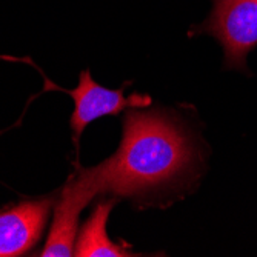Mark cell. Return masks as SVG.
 <instances>
[{"label": "cell", "mask_w": 257, "mask_h": 257, "mask_svg": "<svg viewBox=\"0 0 257 257\" xmlns=\"http://www.w3.org/2000/svg\"><path fill=\"white\" fill-rule=\"evenodd\" d=\"M193 148L185 133L157 111L128 112L119 151L77 173L97 194L133 196L167 183L186 170Z\"/></svg>", "instance_id": "cell-1"}, {"label": "cell", "mask_w": 257, "mask_h": 257, "mask_svg": "<svg viewBox=\"0 0 257 257\" xmlns=\"http://www.w3.org/2000/svg\"><path fill=\"white\" fill-rule=\"evenodd\" d=\"M128 85V83H126ZM125 85V86H126ZM125 86L120 89H108L99 83H96L91 77L88 69L80 73L79 85L74 89H65L53 85V82L46 80V88L59 89L62 92L71 96L74 100V112L71 114V125L74 142L77 145L79 139L85 128L103 115H117L126 108H144L151 103L148 96L134 94L131 97H125Z\"/></svg>", "instance_id": "cell-2"}, {"label": "cell", "mask_w": 257, "mask_h": 257, "mask_svg": "<svg viewBox=\"0 0 257 257\" xmlns=\"http://www.w3.org/2000/svg\"><path fill=\"white\" fill-rule=\"evenodd\" d=\"M205 30L220 40L229 65L243 66L257 45V0H216Z\"/></svg>", "instance_id": "cell-3"}, {"label": "cell", "mask_w": 257, "mask_h": 257, "mask_svg": "<svg viewBox=\"0 0 257 257\" xmlns=\"http://www.w3.org/2000/svg\"><path fill=\"white\" fill-rule=\"evenodd\" d=\"M53 205L54 197H42L0 208V257L28 252L39 242Z\"/></svg>", "instance_id": "cell-4"}, {"label": "cell", "mask_w": 257, "mask_h": 257, "mask_svg": "<svg viewBox=\"0 0 257 257\" xmlns=\"http://www.w3.org/2000/svg\"><path fill=\"white\" fill-rule=\"evenodd\" d=\"M96 196L89 191L83 180L74 173L60 193V200L54 209V219L50 228L48 240L39 255L69 257L74 255V240L82 209Z\"/></svg>", "instance_id": "cell-5"}, {"label": "cell", "mask_w": 257, "mask_h": 257, "mask_svg": "<svg viewBox=\"0 0 257 257\" xmlns=\"http://www.w3.org/2000/svg\"><path fill=\"white\" fill-rule=\"evenodd\" d=\"M115 200L100 202L80 229L74 255L77 257H128L133 255L123 245L114 243L106 232V223Z\"/></svg>", "instance_id": "cell-6"}]
</instances>
